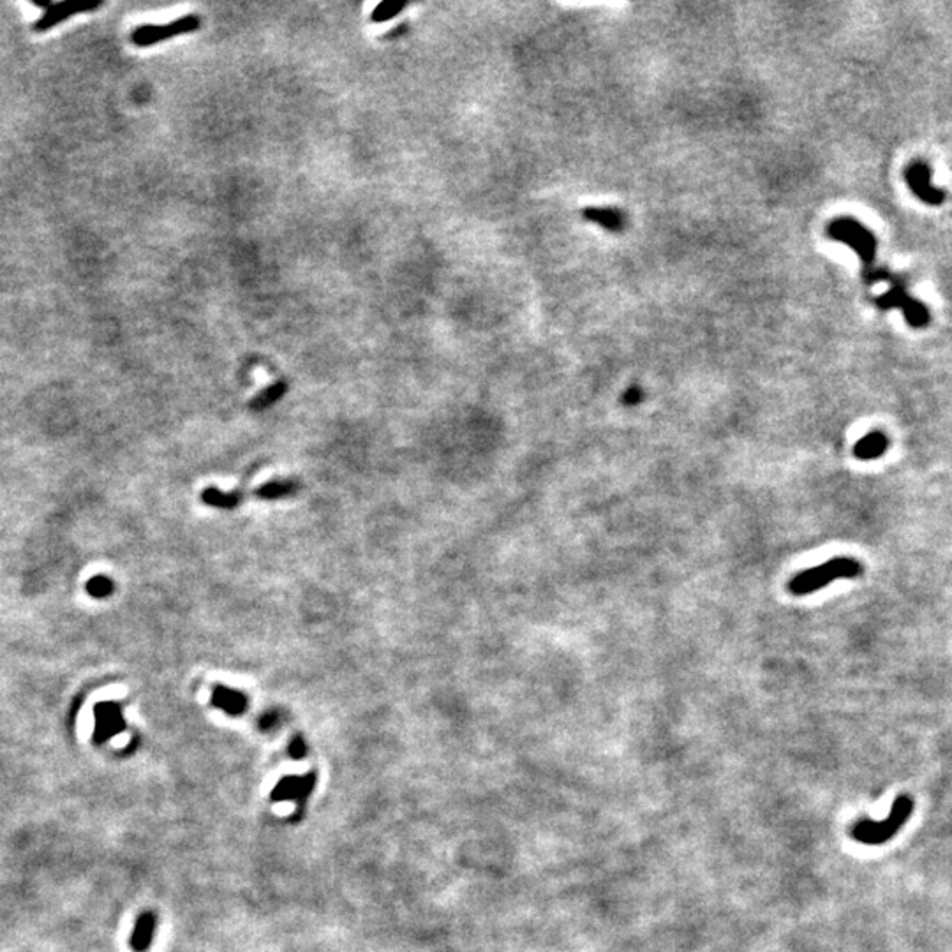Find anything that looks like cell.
Instances as JSON below:
<instances>
[{
  "label": "cell",
  "instance_id": "obj_8",
  "mask_svg": "<svg viewBox=\"0 0 952 952\" xmlns=\"http://www.w3.org/2000/svg\"><path fill=\"white\" fill-rule=\"evenodd\" d=\"M905 177L914 194L924 203H928V205H940L946 199V192L931 185V172H929V166L924 164V162L917 161L910 164Z\"/></svg>",
  "mask_w": 952,
  "mask_h": 952
},
{
  "label": "cell",
  "instance_id": "obj_7",
  "mask_svg": "<svg viewBox=\"0 0 952 952\" xmlns=\"http://www.w3.org/2000/svg\"><path fill=\"white\" fill-rule=\"evenodd\" d=\"M95 727H94V744L108 743L111 737L125 731V720L122 714V707L117 702H99L94 709Z\"/></svg>",
  "mask_w": 952,
  "mask_h": 952
},
{
  "label": "cell",
  "instance_id": "obj_3",
  "mask_svg": "<svg viewBox=\"0 0 952 952\" xmlns=\"http://www.w3.org/2000/svg\"><path fill=\"white\" fill-rule=\"evenodd\" d=\"M910 811H912V799L899 797L898 801L894 802L892 813L887 820L880 822V824H875V822H861V824L852 831V836H854L855 839H859L861 843H869V844L887 842V839L901 827V824L906 820Z\"/></svg>",
  "mask_w": 952,
  "mask_h": 952
},
{
  "label": "cell",
  "instance_id": "obj_4",
  "mask_svg": "<svg viewBox=\"0 0 952 952\" xmlns=\"http://www.w3.org/2000/svg\"><path fill=\"white\" fill-rule=\"evenodd\" d=\"M199 25H202V20H199L198 14H185V16L179 18V20L166 25H140V27H136L135 31L131 32L129 39H131V43L135 44V46L140 48L154 46V44L161 43V41L196 32L199 28Z\"/></svg>",
  "mask_w": 952,
  "mask_h": 952
},
{
  "label": "cell",
  "instance_id": "obj_2",
  "mask_svg": "<svg viewBox=\"0 0 952 952\" xmlns=\"http://www.w3.org/2000/svg\"><path fill=\"white\" fill-rule=\"evenodd\" d=\"M827 235L832 240L847 244L859 254L862 261V272L875 265L877 239L866 226L855 219H838L827 228Z\"/></svg>",
  "mask_w": 952,
  "mask_h": 952
},
{
  "label": "cell",
  "instance_id": "obj_6",
  "mask_svg": "<svg viewBox=\"0 0 952 952\" xmlns=\"http://www.w3.org/2000/svg\"><path fill=\"white\" fill-rule=\"evenodd\" d=\"M101 6H103L101 0H88V2H81V0H66V2L51 4V6L44 11L43 16L32 23V31L46 32L50 31V28H53L55 25L62 23L64 20L71 18L73 14L90 13V11L99 9Z\"/></svg>",
  "mask_w": 952,
  "mask_h": 952
},
{
  "label": "cell",
  "instance_id": "obj_10",
  "mask_svg": "<svg viewBox=\"0 0 952 952\" xmlns=\"http://www.w3.org/2000/svg\"><path fill=\"white\" fill-rule=\"evenodd\" d=\"M155 926H157V917L154 912H142L136 919L135 929H132L129 946L135 952H147L150 949L152 940L155 935Z\"/></svg>",
  "mask_w": 952,
  "mask_h": 952
},
{
  "label": "cell",
  "instance_id": "obj_20",
  "mask_svg": "<svg viewBox=\"0 0 952 952\" xmlns=\"http://www.w3.org/2000/svg\"><path fill=\"white\" fill-rule=\"evenodd\" d=\"M640 399H642V390H640V388H637V387L626 390L624 395H623V402L624 404H637V402H640Z\"/></svg>",
  "mask_w": 952,
  "mask_h": 952
},
{
  "label": "cell",
  "instance_id": "obj_17",
  "mask_svg": "<svg viewBox=\"0 0 952 952\" xmlns=\"http://www.w3.org/2000/svg\"><path fill=\"white\" fill-rule=\"evenodd\" d=\"M113 587H115L113 582L105 575H98L87 582V592L92 596V598L98 600L110 596L111 592H113Z\"/></svg>",
  "mask_w": 952,
  "mask_h": 952
},
{
  "label": "cell",
  "instance_id": "obj_16",
  "mask_svg": "<svg viewBox=\"0 0 952 952\" xmlns=\"http://www.w3.org/2000/svg\"><path fill=\"white\" fill-rule=\"evenodd\" d=\"M296 491V485L291 481H270L259 487L256 496L261 499H279L284 496H291Z\"/></svg>",
  "mask_w": 952,
  "mask_h": 952
},
{
  "label": "cell",
  "instance_id": "obj_1",
  "mask_svg": "<svg viewBox=\"0 0 952 952\" xmlns=\"http://www.w3.org/2000/svg\"><path fill=\"white\" fill-rule=\"evenodd\" d=\"M862 573V565L857 559L852 558H835L827 563L807 568L805 572L797 573L794 579L788 582V591L795 596H806L818 589L829 586L835 580L839 579H855Z\"/></svg>",
  "mask_w": 952,
  "mask_h": 952
},
{
  "label": "cell",
  "instance_id": "obj_14",
  "mask_svg": "<svg viewBox=\"0 0 952 952\" xmlns=\"http://www.w3.org/2000/svg\"><path fill=\"white\" fill-rule=\"evenodd\" d=\"M286 390H288V385L284 383V381H276V383L270 385L268 388H265L261 394H258L256 397L251 401V407H253L254 411L265 409V407L272 406V404L281 401V399H283V395L286 394Z\"/></svg>",
  "mask_w": 952,
  "mask_h": 952
},
{
  "label": "cell",
  "instance_id": "obj_9",
  "mask_svg": "<svg viewBox=\"0 0 952 952\" xmlns=\"http://www.w3.org/2000/svg\"><path fill=\"white\" fill-rule=\"evenodd\" d=\"M247 696L239 690H231L226 686H216L212 691V706L217 709L224 711L229 716H240L247 711Z\"/></svg>",
  "mask_w": 952,
  "mask_h": 952
},
{
  "label": "cell",
  "instance_id": "obj_12",
  "mask_svg": "<svg viewBox=\"0 0 952 952\" xmlns=\"http://www.w3.org/2000/svg\"><path fill=\"white\" fill-rule=\"evenodd\" d=\"M584 219L596 222V224L603 226L605 229L614 233H619L624 229V217L619 210L616 209H596V206H589V209L582 210Z\"/></svg>",
  "mask_w": 952,
  "mask_h": 952
},
{
  "label": "cell",
  "instance_id": "obj_19",
  "mask_svg": "<svg viewBox=\"0 0 952 952\" xmlns=\"http://www.w3.org/2000/svg\"><path fill=\"white\" fill-rule=\"evenodd\" d=\"M277 720H279L277 713L270 711V713H265L261 718H259L258 727L261 728V731H272V728L277 725Z\"/></svg>",
  "mask_w": 952,
  "mask_h": 952
},
{
  "label": "cell",
  "instance_id": "obj_5",
  "mask_svg": "<svg viewBox=\"0 0 952 952\" xmlns=\"http://www.w3.org/2000/svg\"><path fill=\"white\" fill-rule=\"evenodd\" d=\"M318 783V776L316 773H307L303 776H296V774H290V776L281 778L279 783L273 787V790L270 792V801L272 802H284V801H296V811L295 817L300 818L302 815V810L305 807L307 799L309 795L313 794L314 787Z\"/></svg>",
  "mask_w": 952,
  "mask_h": 952
},
{
  "label": "cell",
  "instance_id": "obj_18",
  "mask_svg": "<svg viewBox=\"0 0 952 952\" xmlns=\"http://www.w3.org/2000/svg\"><path fill=\"white\" fill-rule=\"evenodd\" d=\"M288 753H290V757L295 758V760H300V758L305 757V755H307L305 741H303L300 736H295L293 739L290 741V746H288Z\"/></svg>",
  "mask_w": 952,
  "mask_h": 952
},
{
  "label": "cell",
  "instance_id": "obj_13",
  "mask_svg": "<svg viewBox=\"0 0 952 952\" xmlns=\"http://www.w3.org/2000/svg\"><path fill=\"white\" fill-rule=\"evenodd\" d=\"M203 503L210 506H216V508H224V510H231L235 508L236 505L240 503V494L239 492H222L217 491V488L210 487L206 491H203L202 494Z\"/></svg>",
  "mask_w": 952,
  "mask_h": 952
},
{
  "label": "cell",
  "instance_id": "obj_11",
  "mask_svg": "<svg viewBox=\"0 0 952 952\" xmlns=\"http://www.w3.org/2000/svg\"><path fill=\"white\" fill-rule=\"evenodd\" d=\"M889 448V438L880 431L868 432L854 444V455L859 461H875Z\"/></svg>",
  "mask_w": 952,
  "mask_h": 952
},
{
  "label": "cell",
  "instance_id": "obj_15",
  "mask_svg": "<svg viewBox=\"0 0 952 952\" xmlns=\"http://www.w3.org/2000/svg\"><path fill=\"white\" fill-rule=\"evenodd\" d=\"M406 7H407L406 0H385V2L377 4V6L374 7V11L370 13V21H372V23H385V21L397 16L401 11L406 9Z\"/></svg>",
  "mask_w": 952,
  "mask_h": 952
}]
</instances>
